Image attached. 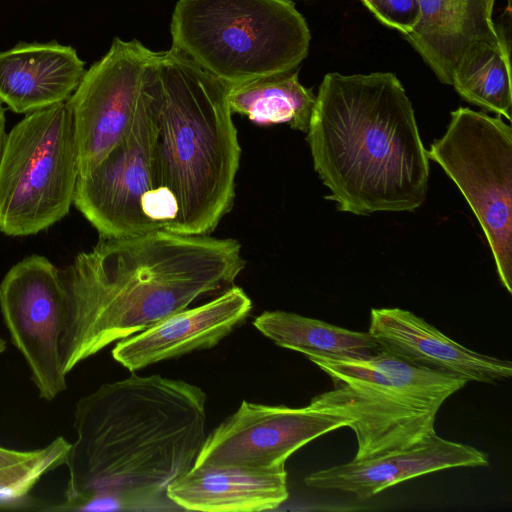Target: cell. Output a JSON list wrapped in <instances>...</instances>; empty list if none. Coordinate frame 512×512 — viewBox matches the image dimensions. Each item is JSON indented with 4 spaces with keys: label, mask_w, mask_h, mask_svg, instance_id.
<instances>
[{
    "label": "cell",
    "mask_w": 512,
    "mask_h": 512,
    "mask_svg": "<svg viewBox=\"0 0 512 512\" xmlns=\"http://www.w3.org/2000/svg\"><path fill=\"white\" fill-rule=\"evenodd\" d=\"M54 510H180L168 486L189 471L206 438V394L160 375L105 383L79 399Z\"/></svg>",
    "instance_id": "1"
},
{
    "label": "cell",
    "mask_w": 512,
    "mask_h": 512,
    "mask_svg": "<svg viewBox=\"0 0 512 512\" xmlns=\"http://www.w3.org/2000/svg\"><path fill=\"white\" fill-rule=\"evenodd\" d=\"M245 267L232 238L168 230L100 238L60 271L65 374L109 344L147 329L199 297L233 286Z\"/></svg>",
    "instance_id": "2"
},
{
    "label": "cell",
    "mask_w": 512,
    "mask_h": 512,
    "mask_svg": "<svg viewBox=\"0 0 512 512\" xmlns=\"http://www.w3.org/2000/svg\"><path fill=\"white\" fill-rule=\"evenodd\" d=\"M306 140L313 167L341 212H413L426 200L429 157L394 73H327Z\"/></svg>",
    "instance_id": "3"
},
{
    "label": "cell",
    "mask_w": 512,
    "mask_h": 512,
    "mask_svg": "<svg viewBox=\"0 0 512 512\" xmlns=\"http://www.w3.org/2000/svg\"><path fill=\"white\" fill-rule=\"evenodd\" d=\"M154 191L172 232L209 235L234 204L241 148L228 86L183 53L156 52Z\"/></svg>",
    "instance_id": "4"
},
{
    "label": "cell",
    "mask_w": 512,
    "mask_h": 512,
    "mask_svg": "<svg viewBox=\"0 0 512 512\" xmlns=\"http://www.w3.org/2000/svg\"><path fill=\"white\" fill-rule=\"evenodd\" d=\"M306 357L333 381L309 405L348 420L357 440L354 460L408 448L435 434L440 407L467 383L384 350L369 357Z\"/></svg>",
    "instance_id": "5"
},
{
    "label": "cell",
    "mask_w": 512,
    "mask_h": 512,
    "mask_svg": "<svg viewBox=\"0 0 512 512\" xmlns=\"http://www.w3.org/2000/svg\"><path fill=\"white\" fill-rule=\"evenodd\" d=\"M172 48L227 86L296 70L311 34L291 0H178Z\"/></svg>",
    "instance_id": "6"
},
{
    "label": "cell",
    "mask_w": 512,
    "mask_h": 512,
    "mask_svg": "<svg viewBox=\"0 0 512 512\" xmlns=\"http://www.w3.org/2000/svg\"><path fill=\"white\" fill-rule=\"evenodd\" d=\"M79 176L67 101L30 112L6 135L0 159V231L28 236L69 212Z\"/></svg>",
    "instance_id": "7"
},
{
    "label": "cell",
    "mask_w": 512,
    "mask_h": 512,
    "mask_svg": "<svg viewBox=\"0 0 512 512\" xmlns=\"http://www.w3.org/2000/svg\"><path fill=\"white\" fill-rule=\"evenodd\" d=\"M476 216L496 271L512 292V128L501 116L466 107L450 113L445 133L427 150Z\"/></svg>",
    "instance_id": "8"
},
{
    "label": "cell",
    "mask_w": 512,
    "mask_h": 512,
    "mask_svg": "<svg viewBox=\"0 0 512 512\" xmlns=\"http://www.w3.org/2000/svg\"><path fill=\"white\" fill-rule=\"evenodd\" d=\"M151 75L152 68L128 133L99 165L77 179L73 203L100 238L167 230V219L154 191L155 115Z\"/></svg>",
    "instance_id": "9"
},
{
    "label": "cell",
    "mask_w": 512,
    "mask_h": 512,
    "mask_svg": "<svg viewBox=\"0 0 512 512\" xmlns=\"http://www.w3.org/2000/svg\"><path fill=\"white\" fill-rule=\"evenodd\" d=\"M156 52L114 38L68 98L79 176L94 169L128 133L146 92Z\"/></svg>",
    "instance_id": "10"
},
{
    "label": "cell",
    "mask_w": 512,
    "mask_h": 512,
    "mask_svg": "<svg viewBox=\"0 0 512 512\" xmlns=\"http://www.w3.org/2000/svg\"><path fill=\"white\" fill-rule=\"evenodd\" d=\"M0 309L39 396L53 401L67 389L59 353L66 293L60 271L44 256L16 263L0 282Z\"/></svg>",
    "instance_id": "11"
},
{
    "label": "cell",
    "mask_w": 512,
    "mask_h": 512,
    "mask_svg": "<svg viewBox=\"0 0 512 512\" xmlns=\"http://www.w3.org/2000/svg\"><path fill=\"white\" fill-rule=\"evenodd\" d=\"M348 423L309 404L292 408L242 401L235 413L206 436L194 465L285 467L295 451Z\"/></svg>",
    "instance_id": "12"
},
{
    "label": "cell",
    "mask_w": 512,
    "mask_h": 512,
    "mask_svg": "<svg viewBox=\"0 0 512 512\" xmlns=\"http://www.w3.org/2000/svg\"><path fill=\"white\" fill-rule=\"evenodd\" d=\"M251 309L252 301L244 290L231 286L205 304L177 311L120 340L112 349V356L133 372L195 350L212 348L244 322Z\"/></svg>",
    "instance_id": "13"
},
{
    "label": "cell",
    "mask_w": 512,
    "mask_h": 512,
    "mask_svg": "<svg viewBox=\"0 0 512 512\" xmlns=\"http://www.w3.org/2000/svg\"><path fill=\"white\" fill-rule=\"evenodd\" d=\"M368 333L382 350L406 362L467 382L493 384L512 374L509 361L472 351L401 308L371 309Z\"/></svg>",
    "instance_id": "14"
},
{
    "label": "cell",
    "mask_w": 512,
    "mask_h": 512,
    "mask_svg": "<svg viewBox=\"0 0 512 512\" xmlns=\"http://www.w3.org/2000/svg\"><path fill=\"white\" fill-rule=\"evenodd\" d=\"M487 465L488 455L482 450L435 433L408 448L313 472L305 477V483L313 488L351 492L364 500L421 475Z\"/></svg>",
    "instance_id": "15"
},
{
    "label": "cell",
    "mask_w": 512,
    "mask_h": 512,
    "mask_svg": "<svg viewBox=\"0 0 512 512\" xmlns=\"http://www.w3.org/2000/svg\"><path fill=\"white\" fill-rule=\"evenodd\" d=\"M167 496L181 510L252 512L278 508L289 496L285 467L204 464L173 481Z\"/></svg>",
    "instance_id": "16"
},
{
    "label": "cell",
    "mask_w": 512,
    "mask_h": 512,
    "mask_svg": "<svg viewBox=\"0 0 512 512\" xmlns=\"http://www.w3.org/2000/svg\"><path fill=\"white\" fill-rule=\"evenodd\" d=\"M85 71V62L71 46L20 42L0 52V101L27 114L64 102Z\"/></svg>",
    "instance_id": "17"
},
{
    "label": "cell",
    "mask_w": 512,
    "mask_h": 512,
    "mask_svg": "<svg viewBox=\"0 0 512 512\" xmlns=\"http://www.w3.org/2000/svg\"><path fill=\"white\" fill-rule=\"evenodd\" d=\"M419 20L403 35L440 82L451 85L453 71L474 42L500 40L493 21L495 0H418Z\"/></svg>",
    "instance_id": "18"
},
{
    "label": "cell",
    "mask_w": 512,
    "mask_h": 512,
    "mask_svg": "<svg viewBox=\"0 0 512 512\" xmlns=\"http://www.w3.org/2000/svg\"><path fill=\"white\" fill-rule=\"evenodd\" d=\"M228 102L232 114L244 115L255 124H288L306 133L316 95L293 70L228 86Z\"/></svg>",
    "instance_id": "19"
},
{
    "label": "cell",
    "mask_w": 512,
    "mask_h": 512,
    "mask_svg": "<svg viewBox=\"0 0 512 512\" xmlns=\"http://www.w3.org/2000/svg\"><path fill=\"white\" fill-rule=\"evenodd\" d=\"M254 327L278 346L308 354L369 357L382 351L368 332H357L286 311H264Z\"/></svg>",
    "instance_id": "20"
},
{
    "label": "cell",
    "mask_w": 512,
    "mask_h": 512,
    "mask_svg": "<svg viewBox=\"0 0 512 512\" xmlns=\"http://www.w3.org/2000/svg\"><path fill=\"white\" fill-rule=\"evenodd\" d=\"M451 85L468 103L511 120L512 82L509 44L477 41L460 57Z\"/></svg>",
    "instance_id": "21"
},
{
    "label": "cell",
    "mask_w": 512,
    "mask_h": 512,
    "mask_svg": "<svg viewBox=\"0 0 512 512\" xmlns=\"http://www.w3.org/2000/svg\"><path fill=\"white\" fill-rule=\"evenodd\" d=\"M71 443L58 436L22 465L0 472V508H16L40 479L66 463Z\"/></svg>",
    "instance_id": "22"
},
{
    "label": "cell",
    "mask_w": 512,
    "mask_h": 512,
    "mask_svg": "<svg viewBox=\"0 0 512 512\" xmlns=\"http://www.w3.org/2000/svg\"><path fill=\"white\" fill-rule=\"evenodd\" d=\"M385 26L403 35L410 33L419 20L418 0H361Z\"/></svg>",
    "instance_id": "23"
},
{
    "label": "cell",
    "mask_w": 512,
    "mask_h": 512,
    "mask_svg": "<svg viewBox=\"0 0 512 512\" xmlns=\"http://www.w3.org/2000/svg\"><path fill=\"white\" fill-rule=\"evenodd\" d=\"M38 449L32 451H18L0 446V472L22 465L32 459Z\"/></svg>",
    "instance_id": "24"
},
{
    "label": "cell",
    "mask_w": 512,
    "mask_h": 512,
    "mask_svg": "<svg viewBox=\"0 0 512 512\" xmlns=\"http://www.w3.org/2000/svg\"><path fill=\"white\" fill-rule=\"evenodd\" d=\"M6 131H5V110L2 106V102L0 101V159L3 151L5 139H6Z\"/></svg>",
    "instance_id": "25"
},
{
    "label": "cell",
    "mask_w": 512,
    "mask_h": 512,
    "mask_svg": "<svg viewBox=\"0 0 512 512\" xmlns=\"http://www.w3.org/2000/svg\"><path fill=\"white\" fill-rule=\"evenodd\" d=\"M6 350V341L0 337V354Z\"/></svg>",
    "instance_id": "26"
}]
</instances>
